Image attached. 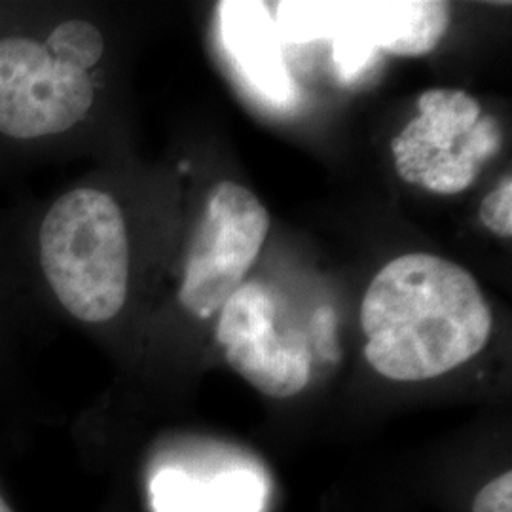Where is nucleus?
I'll return each mask as SVG.
<instances>
[{"mask_svg": "<svg viewBox=\"0 0 512 512\" xmlns=\"http://www.w3.org/2000/svg\"><path fill=\"white\" fill-rule=\"evenodd\" d=\"M37 6L38 0H0V37L21 25Z\"/></svg>", "mask_w": 512, "mask_h": 512, "instance_id": "obj_14", "label": "nucleus"}, {"mask_svg": "<svg viewBox=\"0 0 512 512\" xmlns=\"http://www.w3.org/2000/svg\"><path fill=\"white\" fill-rule=\"evenodd\" d=\"M150 490L156 512H258L264 495L260 480L245 471L190 476L165 469Z\"/></svg>", "mask_w": 512, "mask_h": 512, "instance_id": "obj_9", "label": "nucleus"}, {"mask_svg": "<svg viewBox=\"0 0 512 512\" xmlns=\"http://www.w3.org/2000/svg\"><path fill=\"white\" fill-rule=\"evenodd\" d=\"M135 275L133 220L110 184L76 183L0 215V283L27 329L50 319L112 327Z\"/></svg>", "mask_w": 512, "mask_h": 512, "instance_id": "obj_1", "label": "nucleus"}, {"mask_svg": "<svg viewBox=\"0 0 512 512\" xmlns=\"http://www.w3.org/2000/svg\"><path fill=\"white\" fill-rule=\"evenodd\" d=\"M270 230V215L251 190L220 183L186 243L177 304L196 319H209L243 285Z\"/></svg>", "mask_w": 512, "mask_h": 512, "instance_id": "obj_4", "label": "nucleus"}, {"mask_svg": "<svg viewBox=\"0 0 512 512\" xmlns=\"http://www.w3.org/2000/svg\"><path fill=\"white\" fill-rule=\"evenodd\" d=\"M492 325L475 277L429 253L385 264L361 304L366 361L395 382L431 380L467 363L488 344Z\"/></svg>", "mask_w": 512, "mask_h": 512, "instance_id": "obj_3", "label": "nucleus"}, {"mask_svg": "<svg viewBox=\"0 0 512 512\" xmlns=\"http://www.w3.org/2000/svg\"><path fill=\"white\" fill-rule=\"evenodd\" d=\"M342 2H279V38L302 44L311 40H332L338 31Z\"/></svg>", "mask_w": 512, "mask_h": 512, "instance_id": "obj_10", "label": "nucleus"}, {"mask_svg": "<svg viewBox=\"0 0 512 512\" xmlns=\"http://www.w3.org/2000/svg\"><path fill=\"white\" fill-rule=\"evenodd\" d=\"M217 340L228 365L274 399L298 395L310 382L308 342L300 332H275V304L258 283H243L219 311Z\"/></svg>", "mask_w": 512, "mask_h": 512, "instance_id": "obj_5", "label": "nucleus"}, {"mask_svg": "<svg viewBox=\"0 0 512 512\" xmlns=\"http://www.w3.org/2000/svg\"><path fill=\"white\" fill-rule=\"evenodd\" d=\"M0 512H18V509L14 507V503L10 501V497L6 494L2 482H0Z\"/></svg>", "mask_w": 512, "mask_h": 512, "instance_id": "obj_15", "label": "nucleus"}, {"mask_svg": "<svg viewBox=\"0 0 512 512\" xmlns=\"http://www.w3.org/2000/svg\"><path fill=\"white\" fill-rule=\"evenodd\" d=\"M219 21L222 44L245 80L266 101L291 103L294 82L281 54V38L268 4L219 2Z\"/></svg>", "mask_w": 512, "mask_h": 512, "instance_id": "obj_8", "label": "nucleus"}, {"mask_svg": "<svg viewBox=\"0 0 512 512\" xmlns=\"http://www.w3.org/2000/svg\"><path fill=\"white\" fill-rule=\"evenodd\" d=\"M448 25L446 2H342L336 35L346 33L374 54L420 57L435 50Z\"/></svg>", "mask_w": 512, "mask_h": 512, "instance_id": "obj_7", "label": "nucleus"}, {"mask_svg": "<svg viewBox=\"0 0 512 512\" xmlns=\"http://www.w3.org/2000/svg\"><path fill=\"white\" fill-rule=\"evenodd\" d=\"M27 332V325L0 283V397L14 399L19 395L21 349Z\"/></svg>", "mask_w": 512, "mask_h": 512, "instance_id": "obj_11", "label": "nucleus"}, {"mask_svg": "<svg viewBox=\"0 0 512 512\" xmlns=\"http://www.w3.org/2000/svg\"><path fill=\"white\" fill-rule=\"evenodd\" d=\"M418 109L420 116L391 143L399 177L433 194L467 190L480 167L461 154V147L482 116L480 105L469 93L435 88L421 93Z\"/></svg>", "mask_w": 512, "mask_h": 512, "instance_id": "obj_6", "label": "nucleus"}, {"mask_svg": "<svg viewBox=\"0 0 512 512\" xmlns=\"http://www.w3.org/2000/svg\"><path fill=\"white\" fill-rule=\"evenodd\" d=\"M473 512H512V473L490 480L475 497Z\"/></svg>", "mask_w": 512, "mask_h": 512, "instance_id": "obj_13", "label": "nucleus"}, {"mask_svg": "<svg viewBox=\"0 0 512 512\" xmlns=\"http://www.w3.org/2000/svg\"><path fill=\"white\" fill-rule=\"evenodd\" d=\"M480 220L494 232L495 236L511 238L512 236V179L511 175L503 177L490 194L484 196L480 203Z\"/></svg>", "mask_w": 512, "mask_h": 512, "instance_id": "obj_12", "label": "nucleus"}, {"mask_svg": "<svg viewBox=\"0 0 512 512\" xmlns=\"http://www.w3.org/2000/svg\"><path fill=\"white\" fill-rule=\"evenodd\" d=\"M107 27L88 10L38 0L0 37V175L63 160L97 131Z\"/></svg>", "mask_w": 512, "mask_h": 512, "instance_id": "obj_2", "label": "nucleus"}]
</instances>
